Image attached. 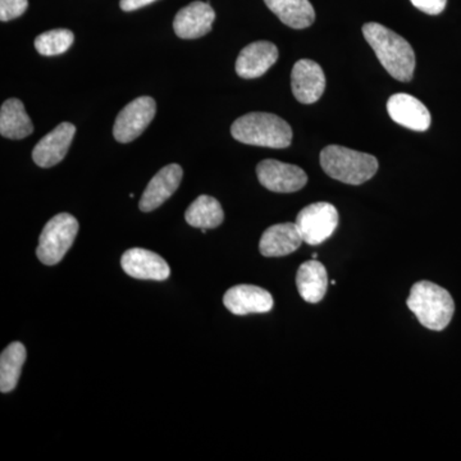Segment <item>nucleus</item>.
Here are the masks:
<instances>
[{
  "label": "nucleus",
  "instance_id": "4",
  "mask_svg": "<svg viewBox=\"0 0 461 461\" xmlns=\"http://www.w3.org/2000/svg\"><path fill=\"white\" fill-rule=\"evenodd\" d=\"M321 166L333 180L355 186L371 180L378 171L375 157L339 145H330L321 150Z\"/></svg>",
  "mask_w": 461,
  "mask_h": 461
},
{
  "label": "nucleus",
  "instance_id": "18",
  "mask_svg": "<svg viewBox=\"0 0 461 461\" xmlns=\"http://www.w3.org/2000/svg\"><path fill=\"white\" fill-rule=\"evenodd\" d=\"M296 286L306 303L317 304L326 295L329 286L326 267L315 259L303 263L297 271Z\"/></svg>",
  "mask_w": 461,
  "mask_h": 461
},
{
  "label": "nucleus",
  "instance_id": "19",
  "mask_svg": "<svg viewBox=\"0 0 461 461\" xmlns=\"http://www.w3.org/2000/svg\"><path fill=\"white\" fill-rule=\"evenodd\" d=\"M33 132V124L20 99H8L0 109V133L3 138L21 140Z\"/></svg>",
  "mask_w": 461,
  "mask_h": 461
},
{
  "label": "nucleus",
  "instance_id": "14",
  "mask_svg": "<svg viewBox=\"0 0 461 461\" xmlns=\"http://www.w3.org/2000/svg\"><path fill=\"white\" fill-rule=\"evenodd\" d=\"M214 9L204 2L190 3L176 14L173 30L181 39H199L212 30Z\"/></svg>",
  "mask_w": 461,
  "mask_h": 461
},
{
  "label": "nucleus",
  "instance_id": "20",
  "mask_svg": "<svg viewBox=\"0 0 461 461\" xmlns=\"http://www.w3.org/2000/svg\"><path fill=\"white\" fill-rule=\"evenodd\" d=\"M267 7L291 29L302 30L312 26L315 11L309 0H264Z\"/></svg>",
  "mask_w": 461,
  "mask_h": 461
},
{
  "label": "nucleus",
  "instance_id": "6",
  "mask_svg": "<svg viewBox=\"0 0 461 461\" xmlns=\"http://www.w3.org/2000/svg\"><path fill=\"white\" fill-rule=\"evenodd\" d=\"M296 226L308 245H320L333 235L339 226V212L327 202L305 206L296 217Z\"/></svg>",
  "mask_w": 461,
  "mask_h": 461
},
{
  "label": "nucleus",
  "instance_id": "9",
  "mask_svg": "<svg viewBox=\"0 0 461 461\" xmlns=\"http://www.w3.org/2000/svg\"><path fill=\"white\" fill-rule=\"evenodd\" d=\"M291 89L297 102L313 104L326 89V76L317 62L300 59L291 72Z\"/></svg>",
  "mask_w": 461,
  "mask_h": 461
},
{
  "label": "nucleus",
  "instance_id": "17",
  "mask_svg": "<svg viewBox=\"0 0 461 461\" xmlns=\"http://www.w3.org/2000/svg\"><path fill=\"white\" fill-rule=\"evenodd\" d=\"M304 242L296 223H280L264 230L259 242L260 254L280 258L293 254Z\"/></svg>",
  "mask_w": 461,
  "mask_h": 461
},
{
  "label": "nucleus",
  "instance_id": "13",
  "mask_svg": "<svg viewBox=\"0 0 461 461\" xmlns=\"http://www.w3.org/2000/svg\"><path fill=\"white\" fill-rule=\"evenodd\" d=\"M387 112L393 121L412 131H427L430 126V113L420 99L409 94H395L387 102Z\"/></svg>",
  "mask_w": 461,
  "mask_h": 461
},
{
  "label": "nucleus",
  "instance_id": "11",
  "mask_svg": "<svg viewBox=\"0 0 461 461\" xmlns=\"http://www.w3.org/2000/svg\"><path fill=\"white\" fill-rule=\"evenodd\" d=\"M223 304L235 315L268 313L275 302L268 291L253 285H238L223 296Z\"/></svg>",
  "mask_w": 461,
  "mask_h": 461
},
{
  "label": "nucleus",
  "instance_id": "22",
  "mask_svg": "<svg viewBox=\"0 0 461 461\" xmlns=\"http://www.w3.org/2000/svg\"><path fill=\"white\" fill-rule=\"evenodd\" d=\"M26 360V348L21 342H12L0 355V391L11 393L16 388L23 364Z\"/></svg>",
  "mask_w": 461,
  "mask_h": 461
},
{
  "label": "nucleus",
  "instance_id": "12",
  "mask_svg": "<svg viewBox=\"0 0 461 461\" xmlns=\"http://www.w3.org/2000/svg\"><path fill=\"white\" fill-rule=\"evenodd\" d=\"M76 127L69 122L60 123L36 144L32 159L41 168H50L65 159L74 140Z\"/></svg>",
  "mask_w": 461,
  "mask_h": 461
},
{
  "label": "nucleus",
  "instance_id": "2",
  "mask_svg": "<svg viewBox=\"0 0 461 461\" xmlns=\"http://www.w3.org/2000/svg\"><path fill=\"white\" fill-rule=\"evenodd\" d=\"M233 139L254 147L284 149L293 141V130L278 115L254 112L238 118L230 126Z\"/></svg>",
  "mask_w": 461,
  "mask_h": 461
},
{
  "label": "nucleus",
  "instance_id": "10",
  "mask_svg": "<svg viewBox=\"0 0 461 461\" xmlns=\"http://www.w3.org/2000/svg\"><path fill=\"white\" fill-rule=\"evenodd\" d=\"M121 267L126 275L138 280L166 281L171 275V269L162 257L140 248L124 251Z\"/></svg>",
  "mask_w": 461,
  "mask_h": 461
},
{
  "label": "nucleus",
  "instance_id": "24",
  "mask_svg": "<svg viewBox=\"0 0 461 461\" xmlns=\"http://www.w3.org/2000/svg\"><path fill=\"white\" fill-rule=\"evenodd\" d=\"M29 7V0H0V21L8 23L23 16Z\"/></svg>",
  "mask_w": 461,
  "mask_h": 461
},
{
  "label": "nucleus",
  "instance_id": "3",
  "mask_svg": "<svg viewBox=\"0 0 461 461\" xmlns=\"http://www.w3.org/2000/svg\"><path fill=\"white\" fill-rule=\"evenodd\" d=\"M406 304L421 326L432 330H445L455 313L453 296L447 290L430 281L414 284Z\"/></svg>",
  "mask_w": 461,
  "mask_h": 461
},
{
  "label": "nucleus",
  "instance_id": "23",
  "mask_svg": "<svg viewBox=\"0 0 461 461\" xmlns=\"http://www.w3.org/2000/svg\"><path fill=\"white\" fill-rule=\"evenodd\" d=\"M74 32L67 29L50 30L35 39V48L41 56H59L66 53L74 44Z\"/></svg>",
  "mask_w": 461,
  "mask_h": 461
},
{
  "label": "nucleus",
  "instance_id": "15",
  "mask_svg": "<svg viewBox=\"0 0 461 461\" xmlns=\"http://www.w3.org/2000/svg\"><path fill=\"white\" fill-rule=\"evenodd\" d=\"M277 47L269 41H256L249 44L240 51L236 60V72L240 77L258 78L266 74L277 62Z\"/></svg>",
  "mask_w": 461,
  "mask_h": 461
},
{
  "label": "nucleus",
  "instance_id": "5",
  "mask_svg": "<svg viewBox=\"0 0 461 461\" xmlns=\"http://www.w3.org/2000/svg\"><path fill=\"white\" fill-rule=\"evenodd\" d=\"M77 220L72 214L60 213L45 224L39 239L36 256L45 266H54L65 258L78 233Z\"/></svg>",
  "mask_w": 461,
  "mask_h": 461
},
{
  "label": "nucleus",
  "instance_id": "7",
  "mask_svg": "<svg viewBox=\"0 0 461 461\" xmlns=\"http://www.w3.org/2000/svg\"><path fill=\"white\" fill-rule=\"evenodd\" d=\"M156 113L157 103L150 96H140L132 100L115 118V140L122 144L135 140L148 129Z\"/></svg>",
  "mask_w": 461,
  "mask_h": 461
},
{
  "label": "nucleus",
  "instance_id": "26",
  "mask_svg": "<svg viewBox=\"0 0 461 461\" xmlns=\"http://www.w3.org/2000/svg\"><path fill=\"white\" fill-rule=\"evenodd\" d=\"M156 0H121V9L124 12H132L136 9L145 7V5H151Z\"/></svg>",
  "mask_w": 461,
  "mask_h": 461
},
{
  "label": "nucleus",
  "instance_id": "25",
  "mask_svg": "<svg viewBox=\"0 0 461 461\" xmlns=\"http://www.w3.org/2000/svg\"><path fill=\"white\" fill-rule=\"evenodd\" d=\"M411 2L415 8L430 16L442 14L447 5V0H411Z\"/></svg>",
  "mask_w": 461,
  "mask_h": 461
},
{
  "label": "nucleus",
  "instance_id": "21",
  "mask_svg": "<svg viewBox=\"0 0 461 461\" xmlns=\"http://www.w3.org/2000/svg\"><path fill=\"white\" fill-rule=\"evenodd\" d=\"M185 218H186V222L191 227L200 230H212L217 229L218 226L222 224L224 213L222 205L220 204L217 199L202 195L187 208Z\"/></svg>",
  "mask_w": 461,
  "mask_h": 461
},
{
  "label": "nucleus",
  "instance_id": "16",
  "mask_svg": "<svg viewBox=\"0 0 461 461\" xmlns=\"http://www.w3.org/2000/svg\"><path fill=\"white\" fill-rule=\"evenodd\" d=\"M182 175H184V172L178 165L163 167L149 182L147 189L142 194L140 203H139V208L145 213L159 208L178 189Z\"/></svg>",
  "mask_w": 461,
  "mask_h": 461
},
{
  "label": "nucleus",
  "instance_id": "8",
  "mask_svg": "<svg viewBox=\"0 0 461 461\" xmlns=\"http://www.w3.org/2000/svg\"><path fill=\"white\" fill-rule=\"evenodd\" d=\"M257 175L260 184L273 193H295L308 182V176L300 167L275 159L260 162L257 167Z\"/></svg>",
  "mask_w": 461,
  "mask_h": 461
},
{
  "label": "nucleus",
  "instance_id": "1",
  "mask_svg": "<svg viewBox=\"0 0 461 461\" xmlns=\"http://www.w3.org/2000/svg\"><path fill=\"white\" fill-rule=\"evenodd\" d=\"M363 35L388 74L402 83L411 80L415 53L402 36L377 23H366Z\"/></svg>",
  "mask_w": 461,
  "mask_h": 461
}]
</instances>
